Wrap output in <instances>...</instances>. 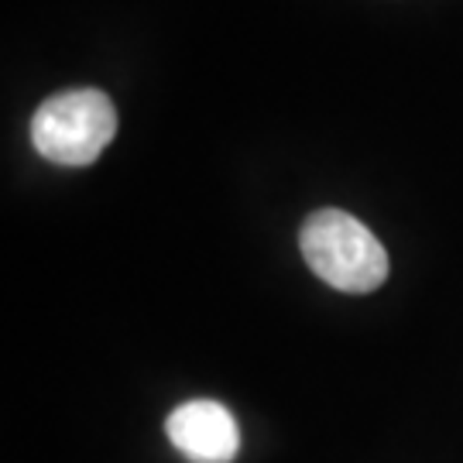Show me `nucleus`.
<instances>
[{
  "label": "nucleus",
  "instance_id": "nucleus-3",
  "mask_svg": "<svg viewBox=\"0 0 463 463\" xmlns=\"http://www.w3.org/2000/svg\"><path fill=\"white\" fill-rule=\"evenodd\" d=\"M165 432L172 447L193 463H231L241 453V426L220 402L196 398L168 415Z\"/></svg>",
  "mask_w": 463,
  "mask_h": 463
},
{
  "label": "nucleus",
  "instance_id": "nucleus-2",
  "mask_svg": "<svg viewBox=\"0 0 463 463\" xmlns=\"http://www.w3.org/2000/svg\"><path fill=\"white\" fill-rule=\"evenodd\" d=\"M117 107L103 90H66L32 117V145L55 165H90L114 141Z\"/></svg>",
  "mask_w": 463,
  "mask_h": 463
},
{
  "label": "nucleus",
  "instance_id": "nucleus-1",
  "mask_svg": "<svg viewBox=\"0 0 463 463\" xmlns=\"http://www.w3.org/2000/svg\"><path fill=\"white\" fill-rule=\"evenodd\" d=\"M298 248L319 279L347 296H367L388 279V254L381 241L344 210H316L306 216Z\"/></svg>",
  "mask_w": 463,
  "mask_h": 463
}]
</instances>
